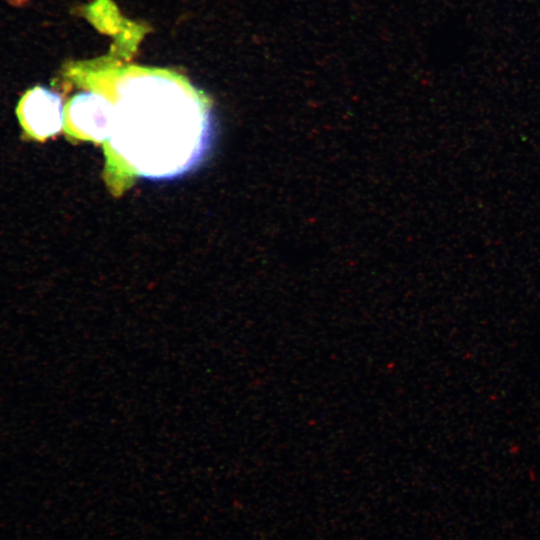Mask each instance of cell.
Listing matches in <instances>:
<instances>
[{
	"label": "cell",
	"mask_w": 540,
	"mask_h": 540,
	"mask_svg": "<svg viewBox=\"0 0 540 540\" xmlns=\"http://www.w3.org/2000/svg\"><path fill=\"white\" fill-rule=\"evenodd\" d=\"M16 114L26 135L39 141L58 134L64 126L60 95L42 86H35L22 95Z\"/></svg>",
	"instance_id": "obj_3"
},
{
	"label": "cell",
	"mask_w": 540,
	"mask_h": 540,
	"mask_svg": "<svg viewBox=\"0 0 540 540\" xmlns=\"http://www.w3.org/2000/svg\"><path fill=\"white\" fill-rule=\"evenodd\" d=\"M116 95L109 143L137 175L174 179L203 162L213 139L212 113L188 81L139 68L118 80Z\"/></svg>",
	"instance_id": "obj_1"
},
{
	"label": "cell",
	"mask_w": 540,
	"mask_h": 540,
	"mask_svg": "<svg viewBox=\"0 0 540 540\" xmlns=\"http://www.w3.org/2000/svg\"><path fill=\"white\" fill-rule=\"evenodd\" d=\"M114 121V104L96 92H81L64 107L66 132L97 142L109 139Z\"/></svg>",
	"instance_id": "obj_2"
}]
</instances>
